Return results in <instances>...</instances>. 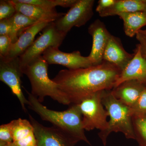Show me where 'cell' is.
<instances>
[{
    "mask_svg": "<svg viewBox=\"0 0 146 146\" xmlns=\"http://www.w3.org/2000/svg\"><path fill=\"white\" fill-rule=\"evenodd\" d=\"M121 71L103 61L96 65L59 71L53 79L70 104H78L91 94L115 87Z\"/></svg>",
    "mask_w": 146,
    "mask_h": 146,
    "instance_id": "cell-1",
    "label": "cell"
},
{
    "mask_svg": "<svg viewBox=\"0 0 146 146\" xmlns=\"http://www.w3.org/2000/svg\"><path fill=\"white\" fill-rule=\"evenodd\" d=\"M26 91L28 95L29 107L42 120L51 123L79 141L91 145L84 133L82 115L78 104H72L65 111H55L47 108L31 93Z\"/></svg>",
    "mask_w": 146,
    "mask_h": 146,
    "instance_id": "cell-2",
    "label": "cell"
},
{
    "mask_svg": "<svg viewBox=\"0 0 146 146\" xmlns=\"http://www.w3.org/2000/svg\"><path fill=\"white\" fill-rule=\"evenodd\" d=\"M48 64L42 56L22 68L31 84V94L42 103L46 97L63 105L71 104L58 86L48 75Z\"/></svg>",
    "mask_w": 146,
    "mask_h": 146,
    "instance_id": "cell-3",
    "label": "cell"
},
{
    "mask_svg": "<svg viewBox=\"0 0 146 146\" xmlns=\"http://www.w3.org/2000/svg\"><path fill=\"white\" fill-rule=\"evenodd\" d=\"M102 102L110 117L107 128L98 134L104 145H106L108 137L113 132H121L127 139L135 140L130 108L115 98L111 90L104 91Z\"/></svg>",
    "mask_w": 146,
    "mask_h": 146,
    "instance_id": "cell-4",
    "label": "cell"
},
{
    "mask_svg": "<svg viewBox=\"0 0 146 146\" xmlns=\"http://www.w3.org/2000/svg\"><path fill=\"white\" fill-rule=\"evenodd\" d=\"M103 91L91 94L78 104L82 115L84 130L90 131L97 129L101 131L107 128L108 115L102 102Z\"/></svg>",
    "mask_w": 146,
    "mask_h": 146,
    "instance_id": "cell-5",
    "label": "cell"
},
{
    "mask_svg": "<svg viewBox=\"0 0 146 146\" xmlns=\"http://www.w3.org/2000/svg\"><path fill=\"white\" fill-rule=\"evenodd\" d=\"M42 31V35L19 56L21 68L42 56L44 52L50 47L58 48L67 35L58 30L54 22L49 23Z\"/></svg>",
    "mask_w": 146,
    "mask_h": 146,
    "instance_id": "cell-6",
    "label": "cell"
},
{
    "mask_svg": "<svg viewBox=\"0 0 146 146\" xmlns=\"http://www.w3.org/2000/svg\"><path fill=\"white\" fill-rule=\"evenodd\" d=\"M23 74L19 57L13 59L1 58L0 80L10 88L12 94L20 101L22 109L27 112L26 106H29V101L22 91L21 78Z\"/></svg>",
    "mask_w": 146,
    "mask_h": 146,
    "instance_id": "cell-7",
    "label": "cell"
},
{
    "mask_svg": "<svg viewBox=\"0 0 146 146\" xmlns=\"http://www.w3.org/2000/svg\"><path fill=\"white\" fill-rule=\"evenodd\" d=\"M94 0H78L67 13L55 21L58 29L68 34L73 27L84 25L94 16Z\"/></svg>",
    "mask_w": 146,
    "mask_h": 146,
    "instance_id": "cell-8",
    "label": "cell"
},
{
    "mask_svg": "<svg viewBox=\"0 0 146 146\" xmlns=\"http://www.w3.org/2000/svg\"><path fill=\"white\" fill-rule=\"evenodd\" d=\"M29 117L34 129L36 146H74L79 141L58 128L45 127L31 115Z\"/></svg>",
    "mask_w": 146,
    "mask_h": 146,
    "instance_id": "cell-9",
    "label": "cell"
},
{
    "mask_svg": "<svg viewBox=\"0 0 146 146\" xmlns=\"http://www.w3.org/2000/svg\"><path fill=\"white\" fill-rule=\"evenodd\" d=\"M42 56L48 64L63 65L68 70L94 66L89 56H82L79 51L66 53L60 51L58 47H51L46 50Z\"/></svg>",
    "mask_w": 146,
    "mask_h": 146,
    "instance_id": "cell-10",
    "label": "cell"
},
{
    "mask_svg": "<svg viewBox=\"0 0 146 146\" xmlns=\"http://www.w3.org/2000/svg\"><path fill=\"white\" fill-rule=\"evenodd\" d=\"M88 32L92 36L93 42L89 57L93 65H99L103 61L105 50L111 34L104 23L98 19L89 26Z\"/></svg>",
    "mask_w": 146,
    "mask_h": 146,
    "instance_id": "cell-11",
    "label": "cell"
},
{
    "mask_svg": "<svg viewBox=\"0 0 146 146\" xmlns=\"http://www.w3.org/2000/svg\"><path fill=\"white\" fill-rule=\"evenodd\" d=\"M134 51L133 58L121 72L115 87L129 80H137L146 86V59L141 54L139 45Z\"/></svg>",
    "mask_w": 146,
    "mask_h": 146,
    "instance_id": "cell-12",
    "label": "cell"
},
{
    "mask_svg": "<svg viewBox=\"0 0 146 146\" xmlns=\"http://www.w3.org/2000/svg\"><path fill=\"white\" fill-rule=\"evenodd\" d=\"M134 54L127 52L119 38L111 35L103 55V61L117 66L122 71L133 58Z\"/></svg>",
    "mask_w": 146,
    "mask_h": 146,
    "instance_id": "cell-13",
    "label": "cell"
},
{
    "mask_svg": "<svg viewBox=\"0 0 146 146\" xmlns=\"http://www.w3.org/2000/svg\"><path fill=\"white\" fill-rule=\"evenodd\" d=\"M49 23L39 22L24 30L19 35L18 40L11 44L7 57L3 58L13 59L21 56L32 44L36 34Z\"/></svg>",
    "mask_w": 146,
    "mask_h": 146,
    "instance_id": "cell-14",
    "label": "cell"
},
{
    "mask_svg": "<svg viewBox=\"0 0 146 146\" xmlns=\"http://www.w3.org/2000/svg\"><path fill=\"white\" fill-rule=\"evenodd\" d=\"M146 86L137 80H127L114 87L111 92L117 99L132 108Z\"/></svg>",
    "mask_w": 146,
    "mask_h": 146,
    "instance_id": "cell-15",
    "label": "cell"
},
{
    "mask_svg": "<svg viewBox=\"0 0 146 146\" xmlns=\"http://www.w3.org/2000/svg\"><path fill=\"white\" fill-rule=\"evenodd\" d=\"M11 1L17 11L38 22H54L65 14L58 13L55 9H46L38 6L22 2L19 0Z\"/></svg>",
    "mask_w": 146,
    "mask_h": 146,
    "instance_id": "cell-16",
    "label": "cell"
},
{
    "mask_svg": "<svg viewBox=\"0 0 146 146\" xmlns=\"http://www.w3.org/2000/svg\"><path fill=\"white\" fill-rule=\"evenodd\" d=\"M14 146H36L34 129L28 120L21 118L10 122Z\"/></svg>",
    "mask_w": 146,
    "mask_h": 146,
    "instance_id": "cell-17",
    "label": "cell"
},
{
    "mask_svg": "<svg viewBox=\"0 0 146 146\" xmlns=\"http://www.w3.org/2000/svg\"><path fill=\"white\" fill-rule=\"evenodd\" d=\"M146 0H117L114 5L99 13L102 17L114 16L123 13L144 11Z\"/></svg>",
    "mask_w": 146,
    "mask_h": 146,
    "instance_id": "cell-18",
    "label": "cell"
},
{
    "mask_svg": "<svg viewBox=\"0 0 146 146\" xmlns=\"http://www.w3.org/2000/svg\"><path fill=\"white\" fill-rule=\"evenodd\" d=\"M123 22L127 36L133 37L143 27L146 26V11L123 13L118 15Z\"/></svg>",
    "mask_w": 146,
    "mask_h": 146,
    "instance_id": "cell-19",
    "label": "cell"
},
{
    "mask_svg": "<svg viewBox=\"0 0 146 146\" xmlns=\"http://www.w3.org/2000/svg\"><path fill=\"white\" fill-rule=\"evenodd\" d=\"M11 19L12 23V30L9 36L12 44L18 40L19 35L24 30L39 22L18 11Z\"/></svg>",
    "mask_w": 146,
    "mask_h": 146,
    "instance_id": "cell-20",
    "label": "cell"
},
{
    "mask_svg": "<svg viewBox=\"0 0 146 146\" xmlns=\"http://www.w3.org/2000/svg\"><path fill=\"white\" fill-rule=\"evenodd\" d=\"M132 123L135 140L139 146H146V114L132 115Z\"/></svg>",
    "mask_w": 146,
    "mask_h": 146,
    "instance_id": "cell-21",
    "label": "cell"
},
{
    "mask_svg": "<svg viewBox=\"0 0 146 146\" xmlns=\"http://www.w3.org/2000/svg\"><path fill=\"white\" fill-rule=\"evenodd\" d=\"M22 2L31 4L47 9H55L56 7H71L78 0H19Z\"/></svg>",
    "mask_w": 146,
    "mask_h": 146,
    "instance_id": "cell-22",
    "label": "cell"
},
{
    "mask_svg": "<svg viewBox=\"0 0 146 146\" xmlns=\"http://www.w3.org/2000/svg\"><path fill=\"white\" fill-rule=\"evenodd\" d=\"M17 12L11 0L0 1V21L12 17Z\"/></svg>",
    "mask_w": 146,
    "mask_h": 146,
    "instance_id": "cell-23",
    "label": "cell"
},
{
    "mask_svg": "<svg viewBox=\"0 0 146 146\" xmlns=\"http://www.w3.org/2000/svg\"><path fill=\"white\" fill-rule=\"evenodd\" d=\"M131 109L133 115L146 114V86L141 94L135 106Z\"/></svg>",
    "mask_w": 146,
    "mask_h": 146,
    "instance_id": "cell-24",
    "label": "cell"
},
{
    "mask_svg": "<svg viewBox=\"0 0 146 146\" xmlns=\"http://www.w3.org/2000/svg\"><path fill=\"white\" fill-rule=\"evenodd\" d=\"M0 142L11 143L13 142L12 127L11 123L0 126Z\"/></svg>",
    "mask_w": 146,
    "mask_h": 146,
    "instance_id": "cell-25",
    "label": "cell"
},
{
    "mask_svg": "<svg viewBox=\"0 0 146 146\" xmlns=\"http://www.w3.org/2000/svg\"><path fill=\"white\" fill-rule=\"evenodd\" d=\"M12 44V41L9 35L0 36L1 58H6L7 57Z\"/></svg>",
    "mask_w": 146,
    "mask_h": 146,
    "instance_id": "cell-26",
    "label": "cell"
},
{
    "mask_svg": "<svg viewBox=\"0 0 146 146\" xmlns=\"http://www.w3.org/2000/svg\"><path fill=\"white\" fill-rule=\"evenodd\" d=\"M12 30V23L11 18L0 21V36H9Z\"/></svg>",
    "mask_w": 146,
    "mask_h": 146,
    "instance_id": "cell-27",
    "label": "cell"
},
{
    "mask_svg": "<svg viewBox=\"0 0 146 146\" xmlns=\"http://www.w3.org/2000/svg\"><path fill=\"white\" fill-rule=\"evenodd\" d=\"M136 39L139 42L141 54L146 59V36L141 31V30L136 35Z\"/></svg>",
    "mask_w": 146,
    "mask_h": 146,
    "instance_id": "cell-28",
    "label": "cell"
},
{
    "mask_svg": "<svg viewBox=\"0 0 146 146\" xmlns=\"http://www.w3.org/2000/svg\"><path fill=\"white\" fill-rule=\"evenodd\" d=\"M117 0H100L98 2L96 10L99 13L114 5Z\"/></svg>",
    "mask_w": 146,
    "mask_h": 146,
    "instance_id": "cell-29",
    "label": "cell"
},
{
    "mask_svg": "<svg viewBox=\"0 0 146 146\" xmlns=\"http://www.w3.org/2000/svg\"><path fill=\"white\" fill-rule=\"evenodd\" d=\"M0 146H14L12 143H5L0 142Z\"/></svg>",
    "mask_w": 146,
    "mask_h": 146,
    "instance_id": "cell-30",
    "label": "cell"
},
{
    "mask_svg": "<svg viewBox=\"0 0 146 146\" xmlns=\"http://www.w3.org/2000/svg\"><path fill=\"white\" fill-rule=\"evenodd\" d=\"M141 31L146 36V29L145 30H142L141 29Z\"/></svg>",
    "mask_w": 146,
    "mask_h": 146,
    "instance_id": "cell-31",
    "label": "cell"
},
{
    "mask_svg": "<svg viewBox=\"0 0 146 146\" xmlns=\"http://www.w3.org/2000/svg\"><path fill=\"white\" fill-rule=\"evenodd\" d=\"M145 11H146V10Z\"/></svg>",
    "mask_w": 146,
    "mask_h": 146,
    "instance_id": "cell-32",
    "label": "cell"
},
{
    "mask_svg": "<svg viewBox=\"0 0 146 146\" xmlns=\"http://www.w3.org/2000/svg\"></svg>",
    "mask_w": 146,
    "mask_h": 146,
    "instance_id": "cell-33",
    "label": "cell"
}]
</instances>
